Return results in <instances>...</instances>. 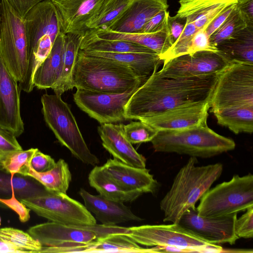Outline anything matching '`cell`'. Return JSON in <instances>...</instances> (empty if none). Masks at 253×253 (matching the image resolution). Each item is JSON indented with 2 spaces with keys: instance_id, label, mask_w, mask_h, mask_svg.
<instances>
[{
  "instance_id": "ffe728a7",
  "label": "cell",
  "mask_w": 253,
  "mask_h": 253,
  "mask_svg": "<svg viewBox=\"0 0 253 253\" xmlns=\"http://www.w3.org/2000/svg\"><path fill=\"white\" fill-rule=\"evenodd\" d=\"M104 171L123 187L143 193H154L159 183L149 170L133 167L115 159H109L102 166Z\"/></svg>"
},
{
  "instance_id": "4dcf8cb0",
  "label": "cell",
  "mask_w": 253,
  "mask_h": 253,
  "mask_svg": "<svg viewBox=\"0 0 253 253\" xmlns=\"http://www.w3.org/2000/svg\"><path fill=\"white\" fill-rule=\"evenodd\" d=\"M18 173L33 177L49 191L65 194L72 180L69 166L62 159L56 162L53 168L47 171L37 172L29 164L22 168Z\"/></svg>"
},
{
  "instance_id": "d590c367",
  "label": "cell",
  "mask_w": 253,
  "mask_h": 253,
  "mask_svg": "<svg viewBox=\"0 0 253 253\" xmlns=\"http://www.w3.org/2000/svg\"><path fill=\"white\" fill-rule=\"evenodd\" d=\"M0 240L20 253H40L42 246L29 233L13 227L0 228Z\"/></svg>"
},
{
  "instance_id": "836d02e7",
  "label": "cell",
  "mask_w": 253,
  "mask_h": 253,
  "mask_svg": "<svg viewBox=\"0 0 253 253\" xmlns=\"http://www.w3.org/2000/svg\"><path fill=\"white\" fill-rule=\"evenodd\" d=\"M80 49L114 53H155L137 43L125 41L99 39L88 33L83 37Z\"/></svg>"
},
{
  "instance_id": "9c48e42d",
  "label": "cell",
  "mask_w": 253,
  "mask_h": 253,
  "mask_svg": "<svg viewBox=\"0 0 253 253\" xmlns=\"http://www.w3.org/2000/svg\"><path fill=\"white\" fill-rule=\"evenodd\" d=\"M28 46V65L37 68L49 54L61 33L55 7L51 0H43L34 6L24 18Z\"/></svg>"
},
{
  "instance_id": "7402d4cb",
  "label": "cell",
  "mask_w": 253,
  "mask_h": 253,
  "mask_svg": "<svg viewBox=\"0 0 253 253\" xmlns=\"http://www.w3.org/2000/svg\"><path fill=\"white\" fill-rule=\"evenodd\" d=\"M123 124H102L98 132L102 141V146L114 157L127 165L146 168V159L138 153L125 137L123 132Z\"/></svg>"
},
{
  "instance_id": "4316f807",
  "label": "cell",
  "mask_w": 253,
  "mask_h": 253,
  "mask_svg": "<svg viewBox=\"0 0 253 253\" xmlns=\"http://www.w3.org/2000/svg\"><path fill=\"white\" fill-rule=\"evenodd\" d=\"M90 186L100 195L116 202L125 203L132 202L143 193L140 191L128 190L110 177L102 166H95L88 177Z\"/></svg>"
},
{
  "instance_id": "f6af8a7d",
  "label": "cell",
  "mask_w": 253,
  "mask_h": 253,
  "mask_svg": "<svg viewBox=\"0 0 253 253\" xmlns=\"http://www.w3.org/2000/svg\"><path fill=\"white\" fill-rule=\"evenodd\" d=\"M169 14L167 10L160 11L146 23L140 33H151L160 29Z\"/></svg>"
},
{
  "instance_id": "ab89813d",
  "label": "cell",
  "mask_w": 253,
  "mask_h": 253,
  "mask_svg": "<svg viewBox=\"0 0 253 253\" xmlns=\"http://www.w3.org/2000/svg\"><path fill=\"white\" fill-rule=\"evenodd\" d=\"M21 150L22 148L16 137L12 132L0 127V169H3V161L9 153Z\"/></svg>"
},
{
  "instance_id": "681fc988",
  "label": "cell",
  "mask_w": 253,
  "mask_h": 253,
  "mask_svg": "<svg viewBox=\"0 0 253 253\" xmlns=\"http://www.w3.org/2000/svg\"><path fill=\"white\" fill-rule=\"evenodd\" d=\"M0 253H20L14 247L0 240Z\"/></svg>"
},
{
  "instance_id": "4fadbf2b",
  "label": "cell",
  "mask_w": 253,
  "mask_h": 253,
  "mask_svg": "<svg viewBox=\"0 0 253 253\" xmlns=\"http://www.w3.org/2000/svg\"><path fill=\"white\" fill-rule=\"evenodd\" d=\"M139 86L120 93L77 89L73 98L79 108L101 124L115 123L126 120L125 106Z\"/></svg>"
},
{
  "instance_id": "6da1fadb",
  "label": "cell",
  "mask_w": 253,
  "mask_h": 253,
  "mask_svg": "<svg viewBox=\"0 0 253 253\" xmlns=\"http://www.w3.org/2000/svg\"><path fill=\"white\" fill-rule=\"evenodd\" d=\"M218 76L175 77L157 71L128 100L125 119L140 121L180 106L210 102Z\"/></svg>"
},
{
  "instance_id": "d6a6232c",
  "label": "cell",
  "mask_w": 253,
  "mask_h": 253,
  "mask_svg": "<svg viewBox=\"0 0 253 253\" xmlns=\"http://www.w3.org/2000/svg\"><path fill=\"white\" fill-rule=\"evenodd\" d=\"M212 113L218 124L228 127L236 134L253 131V106L223 109Z\"/></svg>"
},
{
  "instance_id": "d4e9b609",
  "label": "cell",
  "mask_w": 253,
  "mask_h": 253,
  "mask_svg": "<svg viewBox=\"0 0 253 253\" xmlns=\"http://www.w3.org/2000/svg\"><path fill=\"white\" fill-rule=\"evenodd\" d=\"M64 50V34L60 33L55 39L49 54L34 73L33 81L35 87L41 89L54 87L62 71Z\"/></svg>"
},
{
  "instance_id": "8fae6325",
  "label": "cell",
  "mask_w": 253,
  "mask_h": 253,
  "mask_svg": "<svg viewBox=\"0 0 253 253\" xmlns=\"http://www.w3.org/2000/svg\"><path fill=\"white\" fill-rule=\"evenodd\" d=\"M19 200L37 215L52 222L80 226L96 224V219L85 207L65 193L48 191Z\"/></svg>"
},
{
  "instance_id": "ee69618b",
  "label": "cell",
  "mask_w": 253,
  "mask_h": 253,
  "mask_svg": "<svg viewBox=\"0 0 253 253\" xmlns=\"http://www.w3.org/2000/svg\"><path fill=\"white\" fill-rule=\"evenodd\" d=\"M186 22V20L185 18L180 17L176 15L173 16L169 15L168 24L170 39L172 44L180 36L185 28Z\"/></svg>"
},
{
  "instance_id": "44dd1931",
  "label": "cell",
  "mask_w": 253,
  "mask_h": 253,
  "mask_svg": "<svg viewBox=\"0 0 253 253\" xmlns=\"http://www.w3.org/2000/svg\"><path fill=\"white\" fill-rule=\"evenodd\" d=\"M79 194L84 200L85 208L95 215V219L102 224L112 226L142 220L124 203L107 199L99 194L92 195L83 188L80 189Z\"/></svg>"
},
{
  "instance_id": "c3c4849f",
  "label": "cell",
  "mask_w": 253,
  "mask_h": 253,
  "mask_svg": "<svg viewBox=\"0 0 253 253\" xmlns=\"http://www.w3.org/2000/svg\"><path fill=\"white\" fill-rule=\"evenodd\" d=\"M236 6L248 26H253V0H237Z\"/></svg>"
},
{
  "instance_id": "9a60e30c",
  "label": "cell",
  "mask_w": 253,
  "mask_h": 253,
  "mask_svg": "<svg viewBox=\"0 0 253 253\" xmlns=\"http://www.w3.org/2000/svg\"><path fill=\"white\" fill-rule=\"evenodd\" d=\"M230 63L218 51L202 50L164 61L160 71L171 76H204L220 74Z\"/></svg>"
},
{
  "instance_id": "816d5d0a",
  "label": "cell",
  "mask_w": 253,
  "mask_h": 253,
  "mask_svg": "<svg viewBox=\"0 0 253 253\" xmlns=\"http://www.w3.org/2000/svg\"><path fill=\"white\" fill-rule=\"evenodd\" d=\"M0 2H1V0H0Z\"/></svg>"
},
{
  "instance_id": "b9f144b4",
  "label": "cell",
  "mask_w": 253,
  "mask_h": 253,
  "mask_svg": "<svg viewBox=\"0 0 253 253\" xmlns=\"http://www.w3.org/2000/svg\"><path fill=\"white\" fill-rule=\"evenodd\" d=\"M0 206L6 207L14 211L18 214L21 222H26L30 218L31 210L16 198L14 192L9 198H0Z\"/></svg>"
},
{
  "instance_id": "7a4b0ae2",
  "label": "cell",
  "mask_w": 253,
  "mask_h": 253,
  "mask_svg": "<svg viewBox=\"0 0 253 253\" xmlns=\"http://www.w3.org/2000/svg\"><path fill=\"white\" fill-rule=\"evenodd\" d=\"M197 158L190 157L161 201L164 222L178 223L184 212L195 207L197 201L221 175L223 166L221 163L197 166Z\"/></svg>"
},
{
  "instance_id": "60d3db41",
  "label": "cell",
  "mask_w": 253,
  "mask_h": 253,
  "mask_svg": "<svg viewBox=\"0 0 253 253\" xmlns=\"http://www.w3.org/2000/svg\"><path fill=\"white\" fill-rule=\"evenodd\" d=\"M246 212L237 218L235 231L239 238L249 239L253 237V206L250 207Z\"/></svg>"
},
{
  "instance_id": "8d00e7d4",
  "label": "cell",
  "mask_w": 253,
  "mask_h": 253,
  "mask_svg": "<svg viewBox=\"0 0 253 253\" xmlns=\"http://www.w3.org/2000/svg\"><path fill=\"white\" fill-rule=\"evenodd\" d=\"M248 26L242 13L236 6L220 26L209 37L211 45L216 46ZM217 49V48H216Z\"/></svg>"
},
{
  "instance_id": "74e56055",
  "label": "cell",
  "mask_w": 253,
  "mask_h": 253,
  "mask_svg": "<svg viewBox=\"0 0 253 253\" xmlns=\"http://www.w3.org/2000/svg\"><path fill=\"white\" fill-rule=\"evenodd\" d=\"M123 132L125 137L132 144L151 142L157 133L158 130L139 121L131 122L126 125H123Z\"/></svg>"
},
{
  "instance_id": "52a82bcc",
  "label": "cell",
  "mask_w": 253,
  "mask_h": 253,
  "mask_svg": "<svg viewBox=\"0 0 253 253\" xmlns=\"http://www.w3.org/2000/svg\"><path fill=\"white\" fill-rule=\"evenodd\" d=\"M0 56L20 87L25 81L29 60L24 19L6 0L0 5Z\"/></svg>"
},
{
  "instance_id": "30bf717a",
  "label": "cell",
  "mask_w": 253,
  "mask_h": 253,
  "mask_svg": "<svg viewBox=\"0 0 253 253\" xmlns=\"http://www.w3.org/2000/svg\"><path fill=\"white\" fill-rule=\"evenodd\" d=\"M211 111L253 106V64L231 62L218 74L210 102Z\"/></svg>"
},
{
  "instance_id": "7bdbcfd3",
  "label": "cell",
  "mask_w": 253,
  "mask_h": 253,
  "mask_svg": "<svg viewBox=\"0 0 253 253\" xmlns=\"http://www.w3.org/2000/svg\"><path fill=\"white\" fill-rule=\"evenodd\" d=\"M56 164L49 155L45 154L38 149L30 162L31 167L37 172H43L51 169Z\"/></svg>"
},
{
  "instance_id": "7dc6e473",
  "label": "cell",
  "mask_w": 253,
  "mask_h": 253,
  "mask_svg": "<svg viewBox=\"0 0 253 253\" xmlns=\"http://www.w3.org/2000/svg\"><path fill=\"white\" fill-rule=\"evenodd\" d=\"M23 18L36 4L43 0H6Z\"/></svg>"
},
{
  "instance_id": "8992f818",
  "label": "cell",
  "mask_w": 253,
  "mask_h": 253,
  "mask_svg": "<svg viewBox=\"0 0 253 253\" xmlns=\"http://www.w3.org/2000/svg\"><path fill=\"white\" fill-rule=\"evenodd\" d=\"M57 94H43L42 113L45 122L58 141L84 164L95 166L99 162L88 148L76 120L67 103Z\"/></svg>"
},
{
  "instance_id": "f1b7e54d",
  "label": "cell",
  "mask_w": 253,
  "mask_h": 253,
  "mask_svg": "<svg viewBox=\"0 0 253 253\" xmlns=\"http://www.w3.org/2000/svg\"><path fill=\"white\" fill-rule=\"evenodd\" d=\"M230 62L253 64V26H248L217 46Z\"/></svg>"
},
{
  "instance_id": "f35d334b",
  "label": "cell",
  "mask_w": 253,
  "mask_h": 253,
  "mask_svg": "<svg viewBox=\"0 0 253 253\" xmlns=\"http://www.w3.org/2000/svg\"><path fill=\"white\" fill-rule=\"evenodd\" d=\"M38 148L23 149L9 153L3 163V168L11 174L18 173L25 166L30 164L31 160Z\"/></svg>"
},
{
  "instance_id": "1f68e13d",
  "label": "cell",
  "mask_w": 253,
  "mask_h": 253,
  "mask_svg": "<svg viewBox=\"0 0 253 253\" xmlns=\"http://www.w3.org/2000/svg\"><path fill=\"white\" fill-rule=\"evenodd\" d=\"M83 37L71 33L64 34L62 71L59 80L52 88L55 94L61 95L64 92L73 88V72Z\"/></svg>"
},
{
  "instance_id": "f5cc1de1",
  "label": "cell",
  "mask_w": 253,
  "mask_h": 253,
  "mask_svg": "<svg viewBox=\"0 0 253 253\" xmlns=\"http://www.w3.org/2000/svg\"></svg>"
},
{
  "instance_id": "d6986e66",
  "label": "cell",
  "mask_w": 253,
  "mask_h": 253,
  "mask_svg": "<svg viewBox=\"0 0 253 253\" xmlns=\"http://www.w3.org/2000/svg\"><path fill=\"white\" fill-rule=\"evenodd\" d=\"M167 0H131L108 30L121 33H140L146 23L162 10H167Z\"/></svg>"
},
{
  "instance_id": "5bb4252c",
  "label": "cell",
  "mask_w": 253,
  "mask_h": 253,
  "mask_svg": "<svg viewBox=\"0 0 253 253\" xmlns=\"http://www.w3.org/2000/svg\"><path fill=\"white\" fill-rule=\"evenodd\" d=\"M237 218V213L219 217H201L194 207L184 212L178 224L211 244L233 245L239 239L235 231Z\"/></svg>"
},
{
  "instance_id": "cb8c5ba5",
  "label": "cell",
  "mask_w": 253,
  "mask_h": 253,
  "mask_svg": "<svg viewBox=\"0 0 253 253\" xmlns=\"http://www.w3.org/2000/svg\"><path fill=\"white\" fill-rule=\"evenodd\" d=\"M237 0H179L176 15L185 18L198 32H205L208 26L224 9Z\"/></svg>"
},
{
  "instance_id": "f907efd6",
  "label": "cell",
  "mask_w": 253,
  "mask_h": 253,
  "mask_svg": "<svg viewBox=\"0 0 253 253\" xmlns=\"http://www.w3.org/2000/svg\"><path fill=\"white\" fill-rule=\"evenodd\" d=\"M0 224H1V218L0 217Z\"/></svg>"
},
{
  "instance_id": "484cf974",
  "label": "cell",
  "mask_w": 253,
  "mask_h": 253,
  "mask_svg": "<svg viewBox=\"0 0 253 253\" xmlns=\"http://www.w3.org/2000/svg\"><path fill=\"white\" fill-rule=\"evenodd\" d=\"M83 51L87 54L109 59L126 66L146 80L157 71L160 64L163 61L156 53H114Z\"/></svg>"
},
{
  "instance_id": "f546056e",
  "label": "cell",
  "mask_w": 253,
  "mask_h": 253,
  "mask_svg": "<svg viewBox=\"0 0 253 253\" xmlns=\"http://www.w3.org/2000/svg\"><path fill=\"white\" fill-rule=\"evenodd\" d=\"M160 247L143 248L124 234H112L81 246V253H159Z\"/></svg>"
},
{
  "instance_id": "bcb514c9",
  "label": "cell",
  "mask_w": 253,
  "mask_h": 253,
  "mask_svg": "<svg viewBox=\"0 0 253 253\" xmlns=\"http://www.w3.org/2000/svg\"><path fill=\"white\" fill-rule=\"evenodd\" d=\"M236 3L230 5L216 16L206 29V33L210 37L224 22L236 6Z\"/></svg>"
},
{
  "instance_id": "277c9868",
  "label": "cell",
  "mask_w": 253,
  "mask_h": 253,
  "mask_svg": "<svg viewBox=\"0 0 253 253\" xmlns=\"http://www.w3.org/2000/svg\"><path fill=\"white\" fill-rule=\"evenodd\" d=\"M155 152L208 158L233 150L232 139L211 129L207 123L179 130L158 131L151 141Z\"/></svg>"
},
{
  "instance_id": "ba28073f",
  "label": "cell",
  "mask_w": 253,
  "mask_h": 253,
  "mask_svg": "<svg viewBox=\"0 0 253 253\" xmlns=\"http://www.w3.org/2000/svg\"><path fill=\"white\" fill-rule=\"evenodd\" d=\"M253 206V175H235L207 191L200 199L197 214L219 217L237 213Z\"/></svg>"
},
{
  "instance_id": "603a6c76",
  "label": "cell",
  "mask_w": 253,
  "mask_h": 253,
  "mask_svg": "<svg viewBox=\"0 0 253 253\" xmlns=\"http://www.w3.org/2000/svg\"><path fill=\"white\" fill-rule=\"evenodd\" d=\"M168 16L162 28L151 33H121L110 30H88L85 33L99 39L125 41L137 43L148 48L160 56L172 45L168 24Z\"/></svg>"
},
{
  "instance_id": "e575fe53",
  "label": "cell",
  "mask_w": 253,
  "mask_h": 253,
  "mask_svg": "<svg viewBox=\"0 0 253 253\" xmlns=\"http://www.w3.org/2000/svg\"><path fill=\"white\" fill-rule=\"evenodd\" d=\"M131 0H103L94 17L87 24L88 30H108L123 11Z\"/></svg>"
},
{
  "instance_id": "ac0fdd59",
  "label": "cell",
  "mask_w": 253,
  "mask_h": 253,
  "mask_svg": "<svg viewBox=\"0 0 253 253\" xmlns=\"http://www.w3.org/2000/svg\"><path fill=\"white\" fill-rule=\"evenodd\" d=\"M209 102L180 106L140 121L159 130H179L207 123Z\"/></svg>"
},
{
  "instance_id": "7c38bea8",
  "label": "cell",
  "mask_w": 253,
  "mask_h": 253,
  "mask_svg": "<svg viewBox=\"0 0 253 253\" xmlns=\"http://www.w3.org/2000/svg\"><path fill=\"white\" fill-rule=\"evenodd\" d=\"M125 235L139 245L148 247L171 246L186 252L206 253L211 244L184 228L178 223L143 225L128 227Z\"/></svg>"
},
{
  "instance_id": "2e32d148",
  "label": "cell",
  "mask_w": 253,
  "mask_h": 253,
  "mask_svg": "<svg viewBox=\"0 0 253 253\" xmlns=\"http://www.w3.org/2000/svg\"><path fill=\"white\" fill-rule=\"evenodd\" d=\"M20 88L0 56V127L16 137L24 131L20 112Z\"/></svg>"
},
{
  "instance_id": "e0dca14e",
  "label": "cell",
  "mask_w": 253,
  "mask_h": 253,
  "mask_svg": "<svg viewBox=\"0 0 253 253\" xmlns=\"http://www.w3.org/2000/svg\"><path fill=\"white\" fill-rule=\"evenodd\" d=\"M60 32L84 36L103 0H51Z\"/></svg>"
},
{
  "instance_id": "5b68a950",
  "label": "cell",
  "mask_w": 253,
  "mask_h": 253,
  "mask_svg": "<svg viewBox=\"0 0 253 253\" xmlns=\"http://www.w3.org/2000/svg\"><path fill=\"white\" fill-rule=\"evenodd\" d=\"M128 231V227L117 225L80 226L50 221L32 226L28 233L45 247L43 253H72L75 246L87 244L112 234H126Z\"/></svg>"
},
{
  "instance_id": "3957f363",
  "label": "cell",
  "mask_w": 253,
  "mask_h": 253,
  "mask_svg": "<svg viewBox=\"0 0 253 253\" xmlns=\"http://www.w3.org/2000/svg\"><path fill=\"white\" fill-rule=\"evenodd\" d=\"M146 80L126 66L81 49L73 72V87L109 93H123Z\"/></svg>"
},
{
  "instance_id": "83f0119b",
  "label": "cell",
  "mask_w": 253,
  "mask_h": 253,
  "mask_svg": "<svg viewBox=\"0 0 253 253\" xmlns=\"http://www.w3.org/2000/svg\"><path fill=\"white\" fill-rule=\"evenodd\" d=\"M48 191L32 177L19 173L11 174L3 169H0V198H9L13 192L16 198L20 199Z\"/></svg>"
}]
</instances>
